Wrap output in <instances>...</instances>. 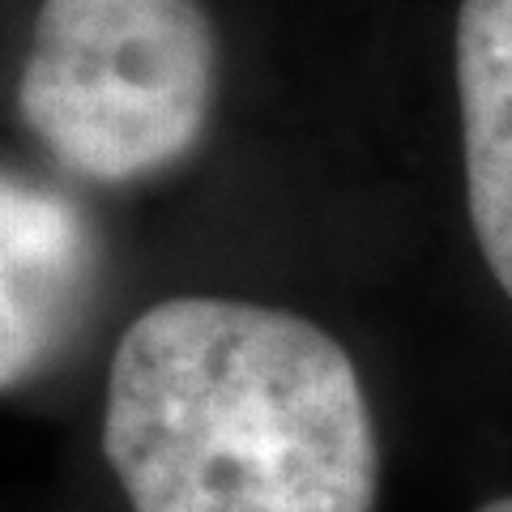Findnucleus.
<instances>
[{"instance_id":"1","label":"nucleus","mask_w":512,"mask_h":512,"mask_svg":"<svg viewBox=\"0 0 512 512\" xmlns=\"http://www.w3.org/2000/svg\"><path fill=\"white\" fill-rule=\"evenodd\" d=\"M99 457L120 512H380L389 483L355 346L295 303L205 286L111 338Z\"/></svg>"},{"instance_id":"2","label":"nucleus","mask_w":512,"mask_h":512,"mask_svg":"<svg viewBox=\"0 0 512 512\" xmlns=\"http://www.w3.org/2000/svg\"><path fill=\"white\" fill-rule=\"evenodd\" d=\"M222 99L205 0H39L18 64V120L86 188H141L184 167Z\"/></svg>"},{"instance_id":"3","label":"nucleus","mask_w":512,"mask_h":512,"mask_svg":"<svg viewBox=\"0 0 512 512\" xmlns=\"http://www.w3.org/2000/svg\"><path fill=\"white\" fill-rule=\"evenodd\" d=\"M453 99L470 248L512 308V0H457Z\"/></svg>"},{"instance_id":"4","label":"nucleus","mask_w":512,"mask_h":512,"mask_svg":"<svg viewBox=\"0 0 512 512\" xmlns=\"http://www.w3.org/2000/svg\"><path fill=\"white\" fill-rule=\"evenodd\" d=\"M470 512H512V487H508V491L487 495V500H478Z\"/></svg>"}]
</instances>
